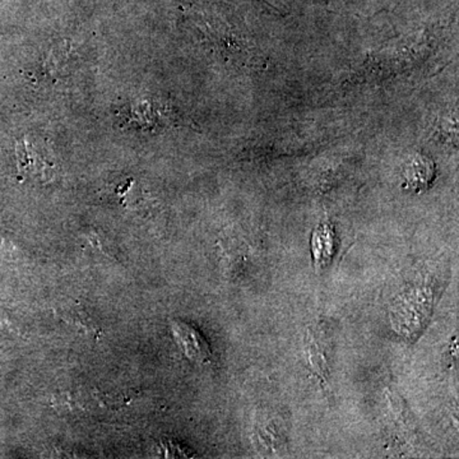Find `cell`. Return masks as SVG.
<instances>
[{"label": "cell", "mask_w": 459, "mask_h": 459, "mask_svg": "<svg viewBox=\"0 0 459 459\" xmlns=\"http://www.w3.org/2000/svg\"><path fill=\"white\" fill-rule=\"evenodd\" d=\"M172 334L184 355L197 364H208L212 359V350L204 334L183 320H172Z\"/></svg>", "instance_id": "6da1fadb"}, {"label": "cell", "mask_w": 459, "mask_h": 459, "mask_svg": "<svg viewBox=\"0 0 459 459\" xmlns=\"http://www.w3.org/2000/svg\"><path fill=\"white\" fill-rule=\"evenodd\" d=\"M17 162L20 174L25 178H38L41 181L50 180L56 168L45 157L39 155L35 148L26 140L17 143Z\"/></svg>", "instance_id": "7a4b0ae2"}, {"label": "cell", "mask_w": 459, "mask_h": 459, "mask_svg": "<svg viewBox=\"0 0 459 459\" xmlns=\"http://www.w3.org/2000/svg\"><path fill=\"white\" fill-rule=\"evenodd\" d=\"M435 168L433 161L427 156L411 157L403 169L404 186L412 190H422L430 186L434 179Z\"/></svg>", "instance_id": "3957f363"}]
</instances>
